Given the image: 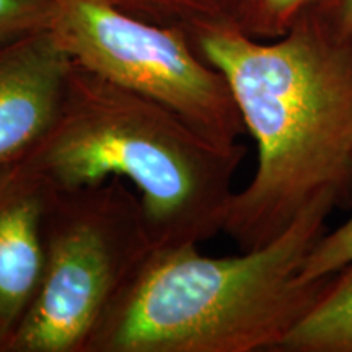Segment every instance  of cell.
I'll list each match as a JSON object with an SVG mask.
<instances>
[{"mask_svg": "<svg viewBox=\"0 0 352 352\" xmlns=\"http://www.w3.org/2000/svg\"><path fill=\"white\" fill-rule=\"evenodd\" d=\"M50 8V0H0V47L47 30Z\"/></svg>", "mask_w": 352, "mask_h": 352, "instance_id": "11", "label": "cell"}, {"mask_svg": "<svg viewBox=\"0 0 352 352\" xmlns=\"http://www.w3.org/2000/svg\"><path fill=\"white\" fill-rule=\"evenodd\" d=\"M47 32L60 51L104 80L157 101L206 138L246 132L227 78L179 30L148 23L109 0H50Z\"/></svg>", "mask_w": 352, "mask_h": 352, "instance_id": "5", "label": "cell"}, {"mask_svg": "<svg viewBox=\"0 0 352 352\" xmlns=\"http://www.w3.org/2000/svg\"><path fill=\"white\" fill-rule=\"evenodd\" d=\"M352 263V217L333 232H324L300 267L303 283L324 279Z\"/></svg>", "mask_w": 352, "mask_h": 352, "instance_id": "10", "label": "cell"}, {"mask_svg": "<svg viewBox=\"0 0 352 352\" xmlns=\"http://www.w3.org/2000/svg\"><path fill=\"white\" fill-rule=\"evenodd\" d=\"M70 63L47 30L0 47V165L23 158L50 129Z\"/></svg>", "mask_w": 352, "mask_h": 352, "instance_id": "6", "label": "cell"}, {"mask_svg": "<svg viewBox=\"0 0 352 352\" xmlns=\"http://www.w3.org/2000/svg\"><path fill=\"white\" fill-rule=\"evenodd\" d=\"M196 52L227 78L258 166L222 232L241 252L270 243L316 197L352 201V33L318 12L261 43L233 21L197 25Z\"/></svg>", "mask_w": 352, "mask_h": 352, "instance_id": "1", "label": "cell"}, {"mask_svg": "<svg viewBox=\"0 0 352 352\" xmlns=\"http://www.w3.org/2000/svg\"><path fill=\"white\" fill-rule=\"evenodd\" d=\"M315 12L340 33H352V0H321Z\"/></svg>", "mask_w": 352, "mask_h": 352, "instance_id": "12", "label": "cell"}, {"mask_svg": "<svg viewBox=\"0 0 352 352\" xmlns=\"http://www.w3.org/2000/svg\"><path fill=\"white\" fill-rule=\"evenodd\" d=\"M245 153L72 60L56 120L23 160L56 191L127 182L142 202L152 248H171L222 232Z\"/></svg>", "mask_w": 352, "mask_h": 352, "instance_id": "3", "label": "cell"}, {"mask_svg": "<svg viewBox=\"0 0 352 352\" xmlns=\"http://www.w3.org/2000/svg\"><path fill=\"white\" fill-rule=\"evenodd\" d=\"M336 208L333 196L316 197L274 240L240 256L152 248L82 352L277 351L331 277L303 283L300 267Z\"/></svg>", "mask_w": 352, "mask_h": 352, "instance_id": "2", "label": "cell"}, {"mask_svg": "<svg viewBox=\"0 0 352 352\" xmlns=\"http://www.w3.org/2000/svg\"><path fill=\"white\" fill-rule=\"evenodd\" d=\"M151 250L142 202L126 182L51 189L41 277L3 352H82Z\"/></svg>", "mask_w": 352, "mask_h": 352, "instance_id": "4", "label": "cell"}, {"mask_svg": "<svg viewBox=\"0 0 352 352\" xmlns=\"http://www.w3.org/2000/svg\"><path fill=\"white\" fill-rule=\"evenodd\" d=\"M277 351L352 352V263L329 277L318 300Z\"/></svg>", "mask_w": 352, "mask_h": 352, "instance_id": "8", "label": "cell"}, {"mask_svg": "<svg viewBox=\"0 0 352 352\" xmlns=\"http://www.w3.org/2000/svg\"><path fill=\"white\" fill-rule=\"evenodd\" d=\"M321 0H236L233 23L252 38H280Z\"/></svg>", "mask_w": 352, "mask_h": 352, "instance_id": "9", "label": "cell"}, {"mask_svg": "<svg viewBox=\"0 0 352 352\" xmlns=\"http://www.w3.org/2000/svg\"><path fill=\"white\" fill-rule=\"evenodd\" d=\"M50 191L23 158L0 165V352L39 284Z\"/></svg>", "mask_w": 352, "mask_h": 352, "instance_id": "7", "label": "cell"}]
</instances>
